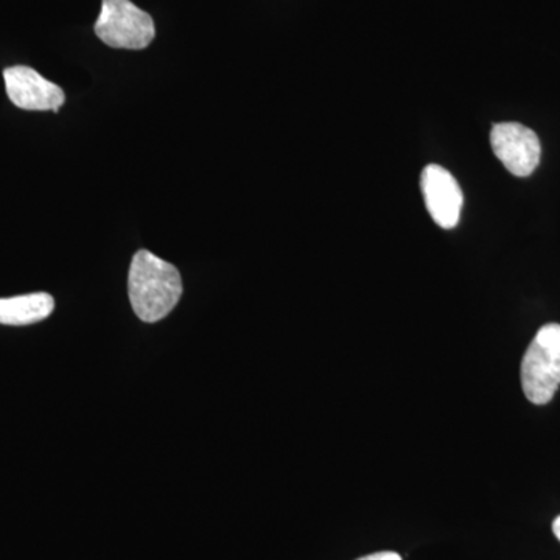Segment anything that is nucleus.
<instances>
[{"instance_id":"obj_7","label":"nucleus","mask_w":560,"mask_h":560,"mask_svg":"<svg viewBox=\"0 0 560 560\" xmlns=\"http://www.w3.org/2000/svg\"><path fill=\"white\" fill-rule=\"evenodd\" d=\"M55 301L47 293L24 294V296L0 300V324L3 326H28L49 318Z\"/></svg>"},{"instance_id":"obj_4","label":"nucleus","mask_w":560,"mask_h":560,"mask_svg":"<svg viewBox=\"0 0 560 560\" xmlns=\"http://www.w3.org/2000/svg\"><path fill=\"white\" fill-rule=\"evenodd\" d=\"M490 145L506 171L518 178L533 175L539 167L541 147L539 136L517 121L493 125Z\"/></svg>"},{"instance_id":"obj_3","label":"nucleus","mask_w":560,"mask_h":560,"mask_svg":"<svg viewBox=\"0 0 560 560\" xmlns=\"http://www.w3.org/2000/svg\"><path fill=\"white\" fill-rule=\"evenodd\" d=\"M95 35L113 49L142 50L156 35L153 18L131 0H103Z\"/></svg>"},{"instance_id":"obj_2","label":"nucleus","mask_w":560,"mask_h":560,"mask_svg":"<svg viewBox=\"0 0 560 560\" xmlns=\"http://www.w3.org/2000/svg\"><path fill=\"white\" fill-rule=\"evenodd\" d=\"M522 388L534 405L550 404L560 388V324L537 331L522 361Z\"/></svg>"},{"instance_id":"obj_6","label":"nucleus","mask_w":560,"mask_h":560,"mask_svg":"<svg viewBox=\"0 0 560 560\" xmlns=\"http://www.w3.org/2000/svg\"><path fill=\"white\" fill-rule=\"evenodd\" d=\"M423 200L431 219L442 230H453L459 223L464 197L458 180L441 165H427L420 178Z\"/></svg>"},{"instance_id":"obj_8","label":"nucleus","mask_w":560,"mask_h":560,"mask_svg":"<svg viewBox=\"0 0 560 560\" xmlns=\"http://www.w3.org/2000/svg\"><path fill=\"white\" fill-rule=\"evenodd\" d=\"M357 560H401L400 556L394 551L375 552V555L364 556Z\"/></svg>"},{"instance_id":"obj_1","label":"nucleus","mask_w":560,"mask_h":560,"mask_svg":"<svg viewBox=\"0 0 560 560\" xmlns=\"http://www.w3.org/2000/svg\"><path fill=\"white\" fill-rule=\"evenodd\" d=\"M128 294L139 319L158 323L178 304L183 296V279L178 268L142 249L132 257Z\"/></svg>"},{"instance_id":"obj_5","label":"nucleus","mask_w":560,"mask_h":560,"mask_svg":"<svg viewBox=\"0 0 560 560\" xmlns=\"http://www.w3.org/2000/svg\"><path fill=\"white\" fill-rule=\"evenodd\" d=\"M3 80L7 94L18 108L58 113L65 105V91L27 66H14L3 70Z\"/></svg>"},{"instance_id":"obj_9","label":"nucleus","mask_w":560,"mask_h":560,"mask_svg":"<svg viewBox=\"0 0 560 560\" xmlns=\"http://www.w3.org/2000/svg\"><path fill=\"white\" fill-rule=\"evenodd\" d=\"M552 533H555V536L558 537V540L560 541V515L555 522H552Z\"/></svg>"}]
</instances>
